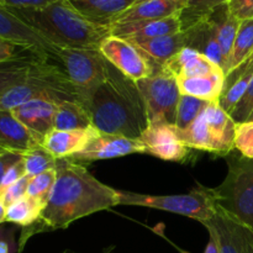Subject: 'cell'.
Masks as SVG:
<instances>
[{
	"label": "cell",
	"instance_id": "83f0119b",
	"mask_svg": "<svg viewBox=\"0 0 253 253\" xmlns=\"http://www.w3.org/2000/svg\"><path fill=\"white\" fill-rule=\"evenodd\" d=\"M44 207V203L25 195L5 208V222L17 225L21 229L31 226L41 217Z\"/></svg>",
	"mask_w": 253,
	"mask_h": 253
},
{
	"label": "cell",
	"instance_id": "60d3db41",
	"mask_svg": "<svg viewBox=\"0 0 253 253\" xmlns=\"http://www.w3.org/2000/svg\"><path fill=\"white\" fill-rule=\"evenodd\" d=\"M57 0H0V5L9 9H42Z\"/></svg>",
	"mask_w": 253,
	"mask_h": 253
},
{
	"label": "cell",
	"instance_id": "681fc988",
	"mask_svg": "<svg viewBox=\"0 0 253 253\" xmlns=\"http://www.w3.org/2000/svg\"><path fill=\"white\" fill-rule=\"evenodd\" d=\"M142 1H146V0H136V1L133 2V4H138V2H142ZM131 6H132V5H131Z\"/></svg>",
	"mask_w": 253,
	"mask_h": 253
},
{
	"label": "cell",
	"instance_id": "5b68a950",
	"mask_svg": "<svg viewBox=\"0 0 253 253\" xmlns=\"http://www.w3.org/2000/svg\"><path fill=\"white\" fill-rule=\"evenodd\" d=\"M225 179L211 188L217 209L253 230V160L236 157L227 160Z\"/></svg>",
	"mask_w": 253,
	"mask_h": 253
},
{
	"label": "cell",
	"instance_id": "8fae6325",
	"mask_svg": "<svg viewBox=\"0 0 253 253\" xmlns=\"http://www.w3.org/2000/svg\"><path fill=\"white\" fill-rule=\"evenodd\" d=\"M140 141L145 146L146 153L168 162H183L189 150L180 138L177 126L172 124H148Z\"/></svg>",
	"mask_w": 253,
	"mask_h": 253
},
{
	"label": "cell",
	"instance_id": "4316f807",
	"mask_svg": "<svg viewBox=\"0 0 253 253\" xmlns=\"http://www.w3.org/2000/svg\"><path fill=\"white\" fill-rule=\"evenodd\" d=\"M90 126H93L90 116L79 101H62L57 105L56 115H54L56 130H79Z\"/></svg>",
	"mask_w": 253,
	"mask_h": 253
},
{
	"label": "cell",
	"instance_id": "8d00e7d4",
	"mask_svg": "<svg viewBox=\"0 0 253 253\" xmlns=\"http://www.w3.org/2000/svg\"><path fill=\"white\" fill-rule=\"evenodd\" d=\"M252 111H253V76H252L251 82H250L249 84V88H247L246 93H245L244 98L241 99L239 105H237L236 108H235V110L232 111L231 118L234 119V121L236 124L245 123V121L249 120Z\"/></svg>",
	"mask_w": 253,
	"mask_h": 253
},
{
	"label": "cell",
	"instance_id": "4fadbf2b",
	"mask_svg": "<svg viewBox=\"0 0 253 253\" xmlns=\"http://www.w3.org/2000/svg\"><path fill=\"white\" fill-rule=\"evenodd\" d=\"M135 153H146L145 146L140 138L100 132L82 152L74 155L71 160L79 163H90L95 161L125 157Z\"/></svg>",
	"mask_w": 253,
	"mask_h": 253
},
{
	"label": "cell",
	"instance_id": "7402d4cb",
	"mask_svg": "<svg viewBox=\"0 0 253 253\" xmlns=\"http://www.w3.org/2000/svg\"><path fill=\"white\" fill-rule=\"evenodd\" d=\"M132 43L145 53L156 68H161L187 47V32L180 31L174 35L136 41Z\"/></svg>",
	"mask_w": 253,
	"mask_h": 253
},
{
	"label": "cell",
	"instance_id": "f6af8a7d",
	"mask_svg": "<svg viewBox=\"0 0 253 253\" xmlns=\"http://www.w3.org/2000/svg\"><path fill=\"white\" fill-rule=\"evenodd\" d=\"M209 232V241H208L207 247H205L204 253H221L220 252V246L219 242H217L216 236L214 235V232L208 231Z\"/></svg>",
	"mask_w": 253,
	"mask_h": 253
},
{
	"label": "cell",
	"instance_id": "52a82bcc",
	"mask_svg": "<svg viewBox=\"0 0 253 253\" xmlns=\"http://www.w3.org/2000/svg\"><path fill=\"white\" fill-rule=\"evenodd\" d=\"M147 110L148 123L175 124V111L180 98L177 79L166 69L157 68L148 78L137 82Z\"/></svg>",
	"mask_w": 253,
	"mask_h": 253
},
{
	"label": "cell",
	"instance_id": "d590c367",
	"mask_svg": "<svg viewBox=\"0 0 253 253\" xmlns=\"http://www.w3.org/2000/svg\"><path fill=\"white\" fill-rule=\"evenodd\" d=\"M29 180L30 177L24 175L21 179H19L17 182H15L14 184H11L10 187L1 190V192H0V204L4 208H6L9 207L10 204H12V203L17 202L19 199L24 198L25 195H26Z\"/></svg>",
	"mask_w": 253,
	"mask_h": 253
},
{
	"label": "cell",
	"instance_id": "603a6c76",
	"mask_svg": "<svg viewBox=\"0 0 253 253\" xmlns=\"http://www.w3.org/2000/svg\"><path fill=\"white\" fill-rule=\"evenodd\" d=\"M183 31L187 32V47L200 52L221 68L224 67L221 47H220L211 24L207 19L202 20L194 26L183 30Z\"/></svg>",
	"mask_w": 253,
	"mask_h": 253
},
{
	"label": "cell",
	"instance_id": "ee69618b",
	"mask_svg": "<svg viewBox=\"0 0 253 253\" xmlns=\"http://www.w3.org/2000/svg\"><path fill=\"white\" fill-rule=\"evenodd\" d=\"M22 158V156L16 155V153L7 152V151H1L0 150V184H1V180L4 174L6 173V170L11 167L12 165L20 161Z\"/></svg>",
	"mask_w": 253,
	"mask_h": 253
},
{
	"label": "cell",
	"instance_id": "8992f818",
	"mask_svg": "<svg viewBox=\"0 0 253 253\" xmlns=\"http://www.w3.org/2000/svg\"><path fill=\"white\" fill-rule=\"evenodd\" d=\"M119 205L150 208L173 212L197 220L200 224L211 219L217 209L211 188L200 184L187 194L152 195L119 190Z\"/></svg>",
	"mask_w": 253,
	"mask_h": 253
},
{
	"label": "cell",
	"instance_id": "d6986e66",
	"mask_svg": "<svg viewBox=\"0 0 253 253\" xmlns=\"http://www.w3.org/2000/svg\"><path fill=\"white\" fill-rule=\"evenodd\" d=\"M185 2L187 0H146L126 9L118 15L111 24L166 19L180 14L185 7Z\"/></svg>",
	"mask_w": 253,
	"mask_h": 253
},
{
	"label": "cell",
	"instance_id": "836d02e7",
	"mask_svg": "<svg viewBox=\"0 0 253 253\" xmlns=\"http://www.w3.org/2000/svg\"><path fill=\"white\" fill-rule=\"evenodd\" d=\"M253 73H247L240 77L237 81H235L229 88L224 89L221 96L219 99V104L227 114L231 115L232 111L235 110L241 99L244 98L245 93H246L249 84L251 82Z\"/></svg>",
	"mask_w": 253,
	"mask_h": 253
},
{
	"label": "cell",
	"instance_id": "e575fe53",
	"mask_svg": "<svg viewBox=\"0 0 253 253\" xmlns=\"http://www.w3.org/2000/svg\"><path fill=\"white\" fill-rule=\"evenodd\" d=\"M235 150L249 160H253V121L236 124L235 130Z\"/></svg>",
	"mask_w": 253,
	"mask_h": 253
},
{
	"label": "cell",
	"instance_id": "f1b7e54d",
	"mask_svg": "<svg viewBox=\"0 0 253 253\" xmlns=\"http://www.w3.org/2000/svg\"><path fill=\"white\" fill-rule=\"evenodd\" d=\"M36 57H25L15 61L0 63V95L6 93L29 77ZM43 61V59H42Z\"/></svg>",
	"mask_w": 253,
	"mask_h": 253
},
{
	"label": "cell",
	"instance_id": "c3c4849f",
	"mask_svg": "<svg viewBox=\"0 0 253 253\" xmlns=\"http://www.w3.org/2000/svg\"><path fill=\"white\" fill-rule=\"evenodd\" d=\"M247 121H253V111L251 113V115H250V118H249V120Z\"/></svg>",
	"mask_w": 253,
	"mask_h": 253
},
{
	"label": "cell",
	"instance_id": "484cf974",
	"mask_svg": "<svg viewBox=\"0 0 253 253\" xmlns=\"http://www.w3.org/2000/svg\"><path fill=\"white\" fill-rule=\"evenodd\" d=\"M253 52V19L242 20L240 22L239 31L235 37L231 52L225 61L224 73L225 77L230 76L240 66L249 59Z\"/></svg>",
	"mask_w": 253,
	"mask_h": 253
},
{
	"label": "cell",
	"instance_id": "ba28073f",
	"mask_svg": "<svg viewBox=\"0 0 253 253\" xmlns=\"http://www.w3.org/2000/svg\"><path fill=\"white\" fill-rule=\"evenodd\" d=\"M57 61L62 63L78 95L103 83L108 73L109 62L99 49L59 48Z\"/></svg>",
	"mask_w": 253,
	"mask_h": 253
},
{
	"label": "cell",
	"instance_id": "d4e9b609",
	"mask_svg": "<svg viewBox=\"0 0 253 253\" xmlns=\"http://www.w3.org/2000/svg\"><path fill=\"white\" fill-rule=\"evenodd\" d=\"M72 4L91 21L110 25L118 15L133 5L136 0H71Z\"/></svg>",
	"mask_w": 253,
	"mask_h": 253
},
{
	"label": "cell",
	"instance_id": "7c38bea8",
	"mask_svg": "<svg viewBox=\"0 0 253 253\" xmlns=\"http://www.w3.org/2000/svg\"><path fill=\"white\" fill-rule=\"evenodd\" d=\"M203 225L214 232L221 253H253V230L226 212L216 209L214 216Z\"/></svg>",
	"mask_w": 253,
	"mask_h": 253
},
{
	"label": "cell",
	"instance_id": "1f68e13d",
	"mask_svg": "<svg viewBox=\"0 0 253 253\" xmlns=\"http://www.w3.org/2000/svg\"><path fill=\"white\" fill-rule=\"evenodd\" d=\"M22 161L25 174L30 178L41 174L46 170L53 169L57 165V158H54L42 145L22 156Z\"/></svg>",
	"mask_w": 253,
	"mask_h": 253
},
{
	"label": "cell",
	"instance_id": "d6a6232c",
	"mask_svg": "<svg viewBox=\"0 0 253 253\" xmlns=\"http://www.w3.org/2000/svg\"><path fill=\"white\" fill-rule=\"evenodd\" d=\"M56 168L46 170V172L35 175V177H31L29 180V184H27L26 195L46 204L49 194L52 192V188H53L54 183H56Z\"/></svg>",
	"mask_w": 253,
	"mask_h": 253
},
{
	"label": "cell",
	"instance_id": "7dc6e473",
	"mask_svg": "<svg viewBox=\"0 0 253 253\" xmlns=\"http://www.w3.org/2000/svg\"><path fill=\"white\" fill-rule=\"evenodd\" d=\"M62 253H77V252H73V251H69V250H66V251H63ZM103 253H114V247H108L106 250H104Z\"/></svg>",
	"mask_w": 253,
	"mask_h": 253
},
{
	"label": "cell",
	"instance_id": "ac0fdd59",
	"mask_svg": "<svg viewBox=\"0 0 253 253\" xmlns=\"http://www.w3.org/2000/svg\"><path fill=\"white\" fill-rule=\"evenodd\" d=\"M179 135L188 148L205 151L219 156H227L231 151H234V148L224 142V140L210 127L203 113L189 127L179 130Z\"/></svg>",
	"mask_w": 253,
	"mask_h": 253
},
{
	"label": "cell",
	"instance_id": "9a60e30c",
	"mask_svg": "<svg viewBox=\"0 0 253 253\" xmlns=\"http://www.w3.org/2000/svg\"><path fill=\"white\" fill-rule=\"evenodd\" d=\"M57 105L53 100L39 98L30 100L17 108L12 109L15 118L26 126L40 141H43L46 135L54 128V115Z\"/></svg>",
	"mask_w": 253,
	"mask_h": 253
},
{
	"label": "cell",
	"instance_id": "f35d334b",
	"mask_svg": "<svg viewBox=\"0 0 253 253\" xmlns=\"http://www.w3.org/2000/svg\"><path fill=\"white\" fill-rule=\"evenodd\" d=\"M25 57H35V56L32 53H30V52L15 46V44L0 41V63H4V62H9V61H15V59H20V58H25Z\"/></svg>",
	"mask_w": 253,
	"mask_h": 253
},
{
	"label": "cell",
	"instance_id": "5bb4252c",
	"mask_svg": "<svg viewBox=\"0 0 253 253\" xmlns=\"http://www.w3.org/2000/svg\"><path fill=\"white\" fill-rule=\"evenodd\" d=\"M183 31L180 14L160 20L146 21L114 22L110 25V34L113 36L126 39L131 42L168 36Z\"/></svg>",
	"mask_w": 253,
	"mask_h": 253
},
{
	"label": "cell",
	"instance_id": "bcb514c9",
	"mask_svg": "<svg viewBox=\"0 0 253 253\" xmlns=\"http://www.w3.org/2000/svg\"><path fill=\"white\" fill-rule=\"evenodd\" d=\"M5 222V208L0 204V225Z\"/></svg>",
	"mask_w": 253,
	"mask_h": 253
},
{
	"label": "cell",
	"instance_id": "9c48e42d",
	"mask_svg": "<svg viewBox=\"0 0 253 253\" xmlns=\"http://www.w3.org/2000/svg\"><path fill=\"white\" fill-rule=\"evenodd\" d=\"M0 41L15 44L39 59H56L58 47L20 19L9 7L0 5Z\"/></svg>",
	"mask_w": 253,
	"mask_h": 253
},
{
	"label": "cell",
	"instance_id": "4dcf8cb0",
	"mask_svg": "<svg viewBox=\"0 0 253 253\" xmlns=\"http://www.w3.org/2000/svg\"><path fill=\"white\" fill-rule=\"evenodd\" d=\"M229 1L230 0H187L185 7L180 12L183 30L194 26L204 20L211 10L222 4H227Z\"/></svg>",
	"mask_w": 253,
	"mask_h": 253
},
{
	"label": "cell",
	"instance_id": "6da1fadb",
	"mask_svg": "<svg viewBox=\"0 0 253 253\" xmlns=\"http://www.w3.org/2000/svg\"><path fill=\"white\" fill-rule=\"evenodd\" d=\"M57 178L41 217L24 227L17 241L19 253L34 235L67 229L74 221L119 205V190L96 179L83 163L57 160Z\"/></svg>",
	"mask_w": 253,
	"mask_h": 253
},
{
	"label": "cell",
	"instance_id": "74e56055",
	"mask_svg": "<svg viewBox=\"0 0 253 253\" xmlns=\"http://www.w3.org/2000/svg\"><path fill=\"white\" fill-rule=\"evenodd\" d=\"M227 6L230 12L240 21L253 19V0H230Z\"/></svg>",
	"mask_w": 253,
	"mask_h": 253
},
{
	"label": "cell",
	"instance_id": "7bdbcfd3",
	"mask_svg": "<svg viewBox=\"0 0 253 253\" xmlns=\"http://www.w3.org/2000/svg\"><path fill=\"white\" fill-rule=\"evenodd\" d=\"M247 73H253V52H252L251 56L249 57V59H247V61L245 62L242 66H240L236 71H234L231 74H230V76L226 77V79H225V88L224 89L229 88V86L231 85L235 81H237L240 77L244 76V74H247Z\"/></svg>",
	"mask_w": 253,
	"mask_h": 253
},
{
	"label": "cell",
	"instance_id": "e0dca14e",
	"mask_svg": "<svg viewBox=\"0 0 253 253\" xmlns=\"http://www.w3.org/2000/svg\"><path fill=\"white\" fill-rule=\"evenodd\" d=\"M42 142L22 125L11 110H0V150L24 156Z\"/></svg>",
	"mask_w": 253,
	"mask_h": 253
},
{
	"label": "cell",
	"instance_id": "ffe728a7",
	"mask_svg": "<svg viewBox=\"0 0 253 253\" xmlns=\"http://www.w3.org/2000/svg\"><path fill=\"white\" fill-rule=\"evenodd\" d=\"M225 79L224 71L220 69L210 74L177 78V84L182 95L194 96L212 103L219 101L225 88Z\"/></svg>",
	"mask_w": 253,
	"mask_h": 253
},
{
	"label": "cell",
	"instance_id": "30bf717a",
	"mask_svg": "<svg viewBox=\"0 0 253 253\" xmlns=\"http://www.w3.org/2000/svg\"><path fill=\"white\" fill-rule=\"evenodd\" d=\"M99 51L109 63L136 83L151 77L157 69L135 43L126 39L110 35L101 42Z\"/></svg>",
	"mask_w": 253,
	"mask_h": 253
},
{
	"label": "cell",
	"instance_id": "3957f363",
	"mask_svg": "<svg viewBox=\"0 0 253 253\" xmlns=\"http://www.w3.org/2000/svg\"><path fill=\"white\" fill-rule=\"evenodd\" d=\"M58 48L99 49L110 36V25L84 16L71 0H57L42 9H10Z\"/></svg>",
	"mask_w": 253,
	"mask_h": 253
},
{
	"label": "cell",
	"instance_id": "44dd1931",
	"mask_svg": "<svg viewBox=\"0 0 253 253\" xmlns=\"http://www.w3.org/2000/svg\"><path fill=\"white\" fill-rule=\"evenodd\" d=\"M162 68L169 72L175 79L210 74L222 69L221 67L210 61L204 54L190 48V47L183 48L169 62H167Z\"/></svg>",
	"mask_w": 253,
	"mask_h": 253
},
{
	"label": "cell",
	"instance_id": "ab89813d",
	"mask_svg": "<svg viewBox=\"0 0 253 253\" xmlns=\"http://www.w3.org/2000/svg\"><path fill=\"white\" fill-rule=\"evenodd\" d=\"M0 253H19V245L15 241L14 227L0 225Z\"/></svg>",
	"mask_w": 253,
	"mask_h": 253
},
{
	"label": "cell",
	"instance_id": "2e32d148",
	"mask_svg": "<svg viewBox=\"0 0 253 253\" xmlns=\"http://www.w3.org/2000/svg\"><path fill=\"white\" fill-rule=\"evenodd\" d=\"M99 133L94 126L68 131L53 128L43 138L42 146L57 160L71 158L82 152Z\"/></svg>",
	"mask_w": 253,
	"mask_h": 253
},
{
	"label": "cell",
	"instance_id": "7a4b0ae2",
	"mask_svg": "<svg viewBox=\"0 0 253 253\" xmlns=\"http://www.w3.org/2000/svg\"><path fill=\"white\" fill-rule=\"evenodd\" d=\"M91 125L101 133L140 138L148 126L147 110L137 83L109 63L105 81L78 95Z\"/></svg>",
	"mask_w": 253,
	"mask_h": 253
},
{
	"label": "cell",
	"instance_id": "b9f144b4",
	"mask_svg": "<svg viewBox=\"0 0 253 253\" xmlns=\"http://www.w3.org/2000/svg\"><path fill=\"white\" fill-rule=\"evenodd\" d=\"M25 174V167H24V161L22 158L20 161H17L15 165H12L9 169L6 170V173L4 174L1 180V184H0V192L4 190L5 188L10 187L11 184H14L15 182H17L19 179H21Z\"/></svg>",
	"mask_w": 253,
	"mask_h": 253
},
{
	"label": "cell",
	"instance_id": "cb8c5ba5",
	"mask_svg": "<svg viewBox=\"0 0 253 253\" xmlns=\"http://www.w3.org/2000/svg\"><path fill=\"white\" fill-rule=\"evenodd\" d=\"M205 19L211 24L212 29H214L217 41H219L220 47H221L225 64V61H226L230 52H231L232 44H234L235 37H236L237 31H239L240 22L241 21L230 12L227 4H222L220 6L215 7L214 10H211L207 15Z\"/></svg>",
	"mask_w": 253,
	"mask_h": 253
},
{
	"label": "cell",
	"instance_id": "277c9868",
	"mask_svg": "<svg viewBox=\"0 0 253 253\" xmlns=\"http://www.w3.org/2000/svg\"><path fill=\"white\" fill-rule=\"evenodd\" d=\"M39 98L49 99L57 104L68 100L79 101L78 90L63 69L49 63V61L36 59L29 77L0 95V110H12Z\"/></svg>",
	"mask_w": 253,
	"mask_h": 253
},
{
	"label": "cell",
	"instance_id": "f546056e",
	"mask_svg": "<svg viewBox=\"0 0 253 253\" xmlns=\"http://www.w3.org/2000/svg\"><path fill=\"white\" fill-rule=\"evenodd\" d=\"M209 105V101L189 95H180L175 111V124L179 130H185L198 119Z\"/></svg>",
	"mask_w": 253,
	"mask_h": 253
}]
</instances>
